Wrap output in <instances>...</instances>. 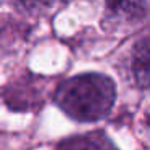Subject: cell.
<instances>
[{
  "label": "cell",
  "instance_id": "1",
  "mask_svg": "<svg viewBox=\"0 0 150 150\" xmlns=\"http://www.w3.org/2000/svg\"><path fill=\"white\" fill-rule=\"evenodd\" d=\"M115 98V82L98 73L69 78L55 92V103L78 121H98L105 118L111 111Z\"/></svg>",
  "mask_w": 150,
  "mask_h": 150
},
{
  "label": "cell",
  "instance_id": "2",
  "mask_svg": "<svg viewBox=\"0 0 150 150\" xmlns=\"http://www.w3.org/2000/svg\"><path fill=\"white\" fill-rule=\"evenodd\" d=\"M131 73L139 87H150V34L142 36L131 50Z\"/></svg>",
  "mask_w": 150,
  "mask_h": 150
},
{
  "label": "cell",
  "instance_id": "3",
  "mask_svg": "<svg viewBox=\"0 0 150 150\" xmlns=\"http://www.w3.org/2000/svg\"><path fill=\"white\" fill-rule=\"evenodd\" d=\"M105 10L115 23H137L145 15V0H105Z\"/></svg>",
  "mask_w": 150,
  "mask_h": 150
},
{
  "label": "cell",
  "instance_id": "4",
  "mask_svg": "<svg viewBox=\"0 0 150 150\" xmlns=\"http://www.w3.org/2000/svg\"><path fill=\"white\" fill-rule=\"evenodd\" d=\"M57 150H118L115 144L102 132H91L65 140Z\"/></svg>",
  "mask_w": 150,
  "mask_h": 150
},
{
  "label": "cell",
  "instance_id": "5",
  "mask_svg": "<svg viewBox=\"0 0 150 150\" xmlns=\"http://www.w3.org/2000/svg\"><path fill=\"white\" fill-rule=\"evenodd\" d=\"M58 0H18V4L28 11H45L52 8Z\"/></svg>",
  "mask_w": 150,
  "mask_h": 150
}]
</instances>
